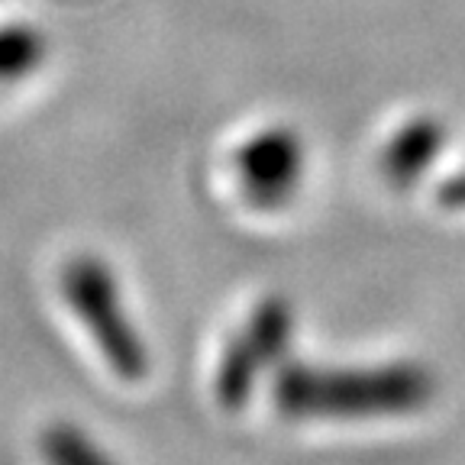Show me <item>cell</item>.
Instances as JSON below:
<instances>
[{"mask_svg":"<svg viewBox=\"0 0 465 465\" xmlns=\"http://www.w3.org/2000/svg\"><path fill=\"white\" fill-rule=\"evenodd\" d=\"M433 394V375L417 362L336 369L282 362L272 381V401L288 420H385L414 414Z\"/></svg>","mask_w":465,"mask_h":465,"instance_id":"cell-1","label":"cell"},{"mask_svg":"<svg viewBox=\"0 0 465 465\" xmlns=\"http://www.w3.org/2000/svg\"><path fill=\"white\" fill-rule=\"evenodd\" d=\"M62 294L74 317L87 327L91 340L104 352L114 375L126 381H143L149 371L143 333L124 307V294L107 262L97 255H74L62 272Z\"/></svg>","mask_w":465,"mask_h":465,"instance_id":"cell-2","label":"cell"},{"mask_svg":"<svg viewBox=\"0 0 465 465\" xmlns=\"http://www.w3.org/2000/svg\"><path fill=\"white\" fill-rule=\"evenodd\" d=\"M294 333V311L288 301L265 298L226 342L217 365V401L226 411H240L255 381L284 362Z\"/></svg>","mask_w":465,"mask_h":465,"instance_id":"cell-3","label":"cell"},{"mask_svg":"<svg viewBox=\"0 0 465 465\" xmlns=\"http://www.w3.org/2000/svg\"><path fill=\"white\" fill-rule=\"evenodd\" d=\"M304 145L288 126L249 136L236 153V178L252 211H282L304 182Z\"/></svg>","mask_w":465,"mask_h":465,"instance_id":"cell-4","label":"cell"},{"mask_svg":"<svg viewBox=\"0 0 465 465\" xmlns=\"http://www.w3.org/2000/svg\"><path fill=\"white\" fill-rule=\"evenodd\" d=\"M446 143V133L433 120H414V124L401 126V133L385 145L381 155V174L394 188L414 184L423 172L436 162L440 149Z\"/></svg>","mask_w":465,"mask_h":465,"instance_id":"cell-5","label":"cell"},{"mask_svg":"<svg viewBox=\"0 0 465 465\" xmlns=\"http://www.w3.org/2000/svg\"><path fill=\"white\" fill-rule=\"evenodd\" d=\"M45 465H116L81 427L55 423L43 433Z\"/></svg>","mask_w":465,"mask_h":465,"instance_id":"cell-6","label":"cell"},{"mask_svg":"<svg viewBox=\"0 0 465 465\" xmlns=\"http://www.w3.org/2000/svg\"><path fill=\"white\" fill-rule=\"evenodd\" d=\"M440 201H443L446 207H452V211H465V172L456 174V178L440 191Z\"/></svg>","mask_w":465,"mask_h":465,"instance_id":"cell-7","label":"cell"}]
</instances>
